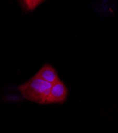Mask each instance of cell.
I'll list each match as a JSON object with an SVG mask.
<instances>
[{"label": "cell", "mask_w": 118, "mask_h": 133, "mask_svg": "<svg viewBox=\"0 0 118 133\" xmlns=\"http://www.w3.org/2000/svg\"><path fill=\"white\" fill-rule=\"evenodd\" d=\"M52 84L44 81L35 75L20 85L18 89L24 98L39 104H48Z\"/></svg>", "instance_id": "6da1fadb"}, {"label": "cell", "mask_w": 118, "mask_h": 133, "mask_svg": "<svg viewBox=\"0 0 118 133\" xmlns=\"http://www.w3.org/2000/svg\"><path fill=\"white\" fill-rule=\"evenodd\" d=\"M68 90L60 79L52 84L49 94V103H63L67 99Z\"/></svg>", "instance_id": "7a4b0ae2"}, {"label": "cell", "mask_w": 118, "mask_h": 133, "mask_svg": "<svg viewBox=\"0 0 118 133\" xmlns=\"http://www.w3.org/2000/svg\"><path fill=\"white\" fill-rule=\"evenodd\" d=\"M35 75L44 81L52 84L60 79L55 69L48 64L43 65Z\"/></svg>", "instance_id": "3957f363"}, {"label": "cell", "mask_w": 118, "mask_h": 133, "mask_svg": "<svg viewBox=\"0 0 118 133\" xmlns=\"http://www.w3.org/2000/svg\"><path fill=\"white\" fill-rule=\"evenodd\" d=\"M43 0H22L24 8L27 10L34 9Z\"/></svg>", "instance_id": "277c9868"}]
</instances>
